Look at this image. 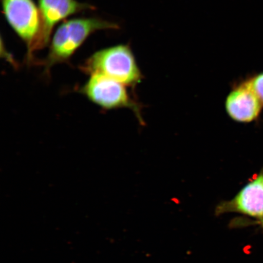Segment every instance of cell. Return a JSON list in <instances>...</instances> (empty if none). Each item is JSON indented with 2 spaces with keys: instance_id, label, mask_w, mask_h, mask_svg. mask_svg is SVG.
<instances>
[{
  "instance_id": "cell-1",
  "label": "cell",
  "mask_w": 263,
  "mask_h": 263,
  "mask_svg": "<svg viewBox=\"0 0 263 263\" xmlns=\"http://www.w3.org/2000/svg\"><path fill=\"white\" fill-rule=\"evenodd\" d=\"M117 28V24L98 18H80L66 21L55 31L47 57L42 62L46 73H48L55 65L67 62L95 32Z\"/></svg>"
},
{
  "instance_id": "cell-2",
  "label": "cell",
  "mask_w": 263,
  "mask_h": 263,
  "mask_svg": "<svg viewBox=\"0 0 263 263\" xmlns=\"http://www.w3.org/2000/svg\"><path fill=\"white\" fill-rule=\"evenodd\" d=\"M81 69L85 73L104 76L125 85H134L141 80L133 52L126 45L114 46L95 52Z\"/></svg>"
},
{
  "instance_id": "cell-3",
  "label": "cell",
  "mask_w": 263,
  "mask_h": 263,
  "mask_svg": "<svg viewBox=\"0 0 263 263\" xmlns=\"http://www.w3.org/2000/svg\"><path fill=\"white\" fill-rule=\"evenodd\" d=\"M80 93L91 103L104 110L130 108L137 111L125 85L100 74H92L80 88Z\"/></svg>"
},
{
  "instance_id": "cell-4",
  "label": "cell",
  "mask_w": 263,
  "mask_h": 263,
  "mask_svg": "<svg viewBox=\"0 0 263 263\" xmlns=\"http://www.w3.org/2000/svg\"><path fill=\"white\" fill-rule=\"evenodd\" d=\"M41 25L37 37L28 52V61L31 60L32 52L40 50L48 44L52 29L59 22L68 16L85 10L92 9L90 5L77 0H39Z\"/></svg>"
},
{
  "instance_id": "cell-5",
  "label": "cell",
  "mask_w": 263,
  "mask_h": 263,
  "mask_svg": "<svg viewBox=\"0 0 263 263\" xmlns=\"http://www.w3.org/2000/svg\"><path fill=\"white\" fill-rule=\"evenodd\" d=\"M2 2L6 20L25 43L28 52L40 29L39 8L32 0H2Z\"/></svg>"
},
{
  "instance_id": "cell-6",
  "label": "cell",
  "mask_w": 263,
  "mask_h": 263,
  "mask_svg": "<svg viewBox=\"0 0 263 263\" xmlns=\"http://www.w3.org/2000/svg\"><path fill=\"white\" fill-rule=\"evenodd\" d=\"M234 213L261 221L263 219V171L247 184L229 201L223 202L216 207L215 214Z\"/></svg>"
},
{
  "instance_id": "cell-7",
  "label": "cell",
  "mask_w": 263,
  "mask_h": 263,
  "mask_svg": "<svg viewBox=\"0 0 263 263\" xmlns=\"http://www.w3.org/2000/svg\"><path fill=\"white\" fill-rule=\"evenodd\" d=\"M226 106L232 119L238 122L250 123L259 117L262 104L245 82L230 93Z\"/></svg>"
},
{
  "instance_id": "cell-8",
  "label": "cell",
  "mask_w": 263,
  "mask_h": 263,
  "mask_svg": "<svg viewBox=\"0 0 263 263\" xmlns=\"http://www.w3.org/2000/svg\"><path fill=\"white\" fill-rule=\"evenodd\" d=\"M249 87L256 94L263 105V72L256 75L248 82H246Z\"/></svg>"
},
{
  "instance_id": "cell-9",
  "label": "cell",
  "mask_w": 263,
  "mask_h": 263,
  "mask_svg": "<svg viewBox=\"0 0 263 263\" xmlns=\"http://www.w3.org/2000/svg\"><path fill=\"white\" fill-rule=\"evenodd\" d=\"M261 223H262V226H263V219L262 220V221L260 222Z\"/></svg>"
}]
</instances>
